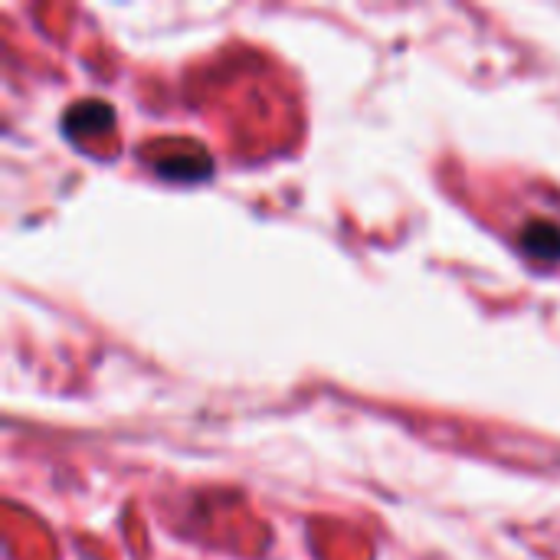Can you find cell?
Instances as JSON below:
<instances>
[{"instance_id":"6da1fadb","label":"cell","mask_w":560,"mask_h":560,"mask_svg":"<svg viewBox=\"0 0 560 560\" xmlns=\"http://www.w3.org/2000/svg\"><path fill=\"white\" fill-rule=\"evenodd\" d=\"M115 125V108L108 102H98V98H85V102H75L66 115H62V131L69 138H92V135H102Z\"/></svg>"},{"instance_id":"7a4b0ae2","label":"cell","mask_w":560,"mask_h":560,"mask_svg":"<svg viewBox=\"0 0 560 560\" xmlns=\"http://www.w3.org/2000/svg\"><path fill=\"white\" fill-rule=\"evenodd\" d=\"M518 246L535 262H560V226L551 220H532L518 233Z\"/></svg>"},{"instance_id":"3957f363","label":"cell","mask_w":560,"mask_h":560,"mask_svg":"<svg viewBox=\"0 0 560 560\" xmlns=\"http://www.w3.org/2000/svg\"><path fill=\"white\" fill-rule=\"evenodd\" d=\"M154 171L167 180H184V184H194V180H203L213 174V161L207 158H174V161H161L154 164Z\"/></svg>"}]
</instances>
